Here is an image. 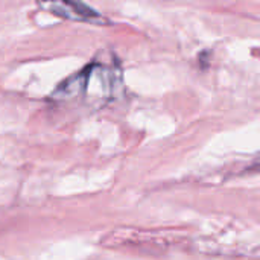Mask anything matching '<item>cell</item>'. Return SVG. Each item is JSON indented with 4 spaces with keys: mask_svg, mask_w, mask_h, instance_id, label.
Segmentation results:
<instances>
[{
    "mask_svg": "<svg viewBox=\"0 0 260 260\" xmlns=\"http://www.w3.org/2000/svg\"><path fill=\"white\" fill-rule=\"evenodd\" d=\"M50 9L53 14L69 20L90 21L98 17V12L94 9L79 2H55L50 5Z\"/></svg>",
    "mask_w": 260,
    "mask_h": 260,
    "instance_id": "6da1fadb",
    "label": "cell"
},
{
    "mask_svg": "<svg viewBox=\"0 0 260 260\" xmlns=\"http://www.w3.org/2000/svg\"><path fill=\"white\" fill-rule=\"evenodd\" d=\"M85 78H87V73L85 72H81V73L69 78L67 81H64L58 87L56 93L61 91V96L62 98H67V96H72V94H78L85 87Z\"/></svg>",
    "mask_w": 260,
    "mask_h": 260,
    "instance_id": "7a4b0ae2",
    "label": "cell"
}]
</instances>
